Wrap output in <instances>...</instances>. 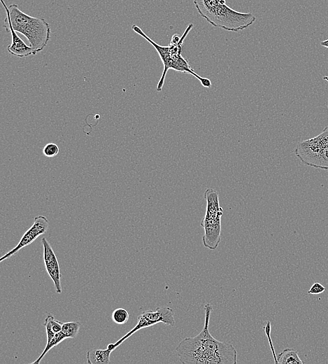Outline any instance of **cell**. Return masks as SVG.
<instances>
[{"instance_id":"obj_1","label":"cell","mask_w":328,"mask_h":364,"mask_svg":"<svg viewBox=\"0 0 328 364\" xmlns=\"http://www.w3.org/2000/svg\"><path fill=\"white\" fill-rule=\"evenodd\" d=\"M212 305L204 306L205 321L201 331L194 337L183 339L176 348L183 364H236L237 351L230 343L214 338L209 332Z\"/></svg>"},{"instance_id":"obj_2","label":"cell","mask_w":328,"mask_h":364,"mask_svg":"<svg viewBox=\"0 0 328 364\" xmlns=\"http://www.w3.org/2000/svg\"><path fill=\"white\" fill-rule=\"evenodd\" d=\"M192 27L193 24H189L181 36L174 34L171 36L169 44L166 46H163L151 39L136 24L131 26L134 31L141 36L155 48L164 65L162 74L157 85V91L162 90L166 74L169 69L180 73L190 74L197 78L204 87L211 88V80L207 78H202L198 75L193 70L188 61L182 55L183 44Z\"/></svg>"},{"instance_id":"obj_3","label":"cell","mask_w":328,"mask_h":364,"mask_svg":"<svg viewBox=\"0 0 328 364\" xmlns=\"http://www.w3.org/2000/svg\"><path fill=\"white\" fill-rule=\"evenodd\" d=\"M199 14L214 27L238 32L251 26L256 17L230 8L225 0H193Z\"/></svg>"},{"instance_id":"obj_4","label":"cell","mask_w":328,"mask_h":364,"mask_svg":"<svg viewBox=\"0 0 328 364\" xmlns=\"http://www.w3.org/2000/svg\"><path fill=\"white\" fill-rule=\"evenodd\" d=\"M8 10L13 29L27 38L29 46L36 53L42 51L50 40L51 29L49 23L43 18L26 14L15 4H10Z\"/></svg>"},{"instance_id":"obj_5","label":"cell","mask_w":328,"mask_h":364,"mask_svg":"<svg viewBox=\"0 0 328 364\" xmlns=\"http://www.w3.org/2000/svg\"><path fill=\"white\" fill-rule=\"evenodd\" d=\"M204 198L206 201V209L201 222V226L204 230L202 242L204 247L215 250L221 241V217L223 209L220 205L219 195L215 190L206 189Z\"/></svg>"},{"instance_id":"obj_6","label":"cell","mask_w":328,"mask_h":364,"mask_svg":"<svg viewBox=\"0 0 328 364\" xmlns=\"http://www.w3.org/2000/svg\"><path fill=\"white\" fill-rule=\"evenodd\" d=\"M294 154L307 166L328 170V125L318 135L299 142Z\"/></svg>"},{"instance_id":"obj_7","label":"cell","mask_w":328,"mask_h":364,"mask_svg":"<svg viewBox=\"0 0 328 364\" xmlns=\"http://www.w3.org/2000/svg\"><path fill=\"white\" fill-rule=\"evenodd\" d=\"M137 319L138 321L136 325L131 330L118 340L115 343L109 344L107 347L113 351L124 340L138 330L154 326L159 323H163L171 326H174L176 324L173 309L169 307H158L155 311L151 309L145 311L138 316Z\"/></svg>"},{"instance_id":"obj_8","label":"cell","mask_w":328,"mask_h":364,"mask_svg":"<svg viewBox=\"0 0 328 364\" xmlns=\"http://www.w3.org/2000/svg\"><path fill=\"white\" fill-rule=\"evenodd\" d=\"M49 221L44 216L34 218L33 225L24 232L18 244L0 258V262L11 257L20 249L31 244L40 235L44 234L48 229Z\"/></svg>"},{"instance_id":"obj_9","label":"cell","mask_w":328,"mask_h":364,"mask_svg":"<svg viewBox=\"0 0 328 364\" xmlns=\"http://www.w3.org/2000/svg\"><path fill=\"white\" fill-rule=\"evenodd\" d=\"M1 2L6 13V18L4 20V27L8 31L10 32L12 36V42L7 47L8 52L18 57L35 55L36 54V51L30 46L27 45L13 29L10 22L8 7H7L3 0H1Z\"/></svg>"},{"instance_id":"obj_10","label":"cell","mask_w":328,"mask_h":364,"mask_svg":"<svg viewBox=\"0 0 328 364\" xmlns=\"http://www.w3.org/2000/svg\"><path fill=\"white\" fill-rule=\"evenodd\" d=\"M43 247V261L46 271L54 283L55 292L62 293L60 267L56 255L45 237L41 239Z\"/></svg>"},{"instance_id":"obj_11","label":"cell","mask_w":328,"mask_h":364,"mask_svg":"<svg viewBox=\"0 0 328 364\" xmlns=\"http://www.w3.org/2000/svg\"><path fill=\"white\" fill-rule=\"evenodd\" d=\"M112 351L108 347L106 349H90L87 352V362L90 364H108L110 363V356Z\"/></svg>"},{"instance_id":"obj_12","label":"cell","mask_w":328,"mask_h":364,"mask_svg":"<svg viewBox=\"0 0 328 364\" xmlns=\"http://www.w3.org/2000/svg\"><path fill=\"white\" fill-rule=\"evenodd\" d=\"M277 363L280 364H303L298 352L291 348H286L278 355Z\"/></svg>"},{"instance_id":"obj_13","label":"cell","mask_w":328,"mask_h":364,"mask_svg":"<svg viewBox=\"0 0 328 364\" xmlns=\"http://www.w3.org/2000/svg\"><path fill=\"white\" fill-rule=\"evenodd\" d=\"M67 337L62 332H59L57 333H55L53 338L46 344V346L43 351L42 354L38 356V358L34 362H32V364H39L42 360V358L45 356V355L54 346L58 345L60 342H62L63 340L66 339Z\"/></svg>"},{"instance_id":"obj_14","label":"cell","mask_w":328,"mask_h":364,"mask_svg":"<svg viewBox=\"0 0 328 364\" xmlns=\"http://www.w3.org/2000/svg\"><path fill=\"white\" fill-rule=\"evenodd\" d=\"M80 323L78 321H69L63 323L62 332L67 338H74L78 332Z\"/></svg>"},{"instance_id":"obj_15","label":"cell","mask_w":328,"mask_h":364,"mask_svg":"<svg viewBox=\"0 0 328 364\" xmlns=\"http://www.w3.org/2000/svg\"><path fill=\"white\" fill-rule=\"evenodd\" d=\"M111 318L115 323L123 325L129 319V313L124 308H117L113 312Z\"/></svg>"},{"instance_id":"obj_16","label":"cell","mask_w":328,"mask_h":364,"mask_svg":"<svg viewBox=\"0 0 328 364\" xmlns=\"http://www.w3.org/2000/svg\"><path fill=\"white\" fill-rule=\"evenodd\" d=\"M59 147L56 144H47L43 148V154L48 158L56 156L59 153Z\"/></svg>"},{"instance_id":"obj_17","label":"cell","mask_w":328,"mask_h":364,"mask_svg":"<svg viewBox=\"0 0 328 364\" xmlns=\"http://www.w3.org/2000/svg\"><path fill=\"white\" fill-rule=\"evenodd\" d=\"M50 320V323L52 326V329L55 333H57L62 331L63 322L56 320L52 315L50 314H48Z\"/></svg>"},{"instance_id":"obj_18","label":"cell","mask_w":328,"mask_h":364,"mask_svg":"<svg viewBox=\"0 0 328 364\" xmlns=\"http://www.w3.org/2000/svg\"><path fill=\"white\" fill-rule=\"evenodd\" d=\"M325 290V288L321 284L315 282L311 286V288L308 291V293L312 295H318L323 293Z\"/></svg>"},{"instance_id":"obj_19","label":"cell","mask_w":328,"mask_h":364,"mask_svg":"<svg viewBox=\"0 0 328 364\" xmlns=\"http://www.w3.org/2000/svg\"><path fill=\"white\" fill-rule=\"evenodd\" d=\"M264 330L266 334V336L268 337V340H269V344L271 346V349L272 351V353H273V356L274 357V359H275V363H277V357L275 354V351H274V349H273V346L272 344V341H271V337H270V334H271V323L269 321L267 322L266 325L265 326V327L264 328Z\"/></svg>"},{"instance_id":"obj_20","label":"cell","mask_w":328,"mask_h":364,"mask_svg":"<svg viewBox=\"0 0 328 364\" xmlns=\"http://www.w3.org/2000/svg\"><path fill=\"white\" fill-rule=\"evenodd\" d=\"M320 45L323 47L328 48V39H326V40L320 42Z\"/></svg>"},{"instance_id":"obj_21","label":"cell","mask_w":328,"mask_h":364,"mask_svg":"<svg viewBox=\"0 0 328 364\" xmlns=\"http://www.w3.org/2000/svg\"><path fill=\"white\" fill-rule=\"evenodd\" d=\"M327 107H328V104H327Z\"/></svg>"}]
</instances>
